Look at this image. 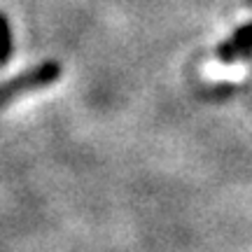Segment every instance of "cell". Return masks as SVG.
Returning <instances> with one entry per match:
<instances>
[{
    "instance_id": "cell-2",
    "label": "cell",
    "mask_w": 252,
    "mask_h": 252,
    "mask_svg": "<svg viewBox=\"0 0 252 252\" xmlns=\"http://www.w3.org/2000/svg\"><path fill=\"white\" fill-rule=\"evenodd\" d=\"M217 59L222 63H234L243 56L252 54V21L236 28L231 35L217 45Z\"/></svg>"
},
{
    "instance_id": "cell-3",
    "label": "cell",
    "mask_w": 252,
    "mask_h": 252,
    "mask_svg": "<svg viewBox=\"0 0 252 252\" xmlns=\"http://www.w3.org/2000/svg\"><path fill=\"white\" fill-rule=\"evenodd\" d=\"M12 56V33H9L7 19L0 14V68L9 61Z\"/></svg>"
},
{
    "instance_id": "cell-1",
    "label": "cell",
    "mask_w": 252,
    "mask_h": 252,
    "mask_svg": "<svg viewBox=\"0 0 252 252\" xmlns=\"http://www.w3.org/2000/svg\"><path fill=\"white\" fill-rule=\"evenodd\" d=\"M59 77H61V65L56 61H42L37 63L35 68L21 72V75L12 77V80L0 82V108L9 105L19 96H26V94L52 87Z\"/></svg>"
}]
</instances>
